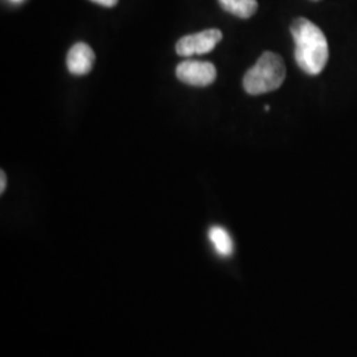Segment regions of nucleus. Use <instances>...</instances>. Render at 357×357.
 I'll list each match as a JSON object with an SVG mask.
<instances>
[{
	"instance_id": "obj_1",
	"label": "nucleus",
	"mask_w": 357,
	"mask_h": 357,
	"mask_svg": "<svg viewBox=\"0 0 357 357\" xmlns=\"http://www.w3.org/2000/svg\"><path fill=\"white\" fill-rule=\"evenodd\" d=\"M295 43V61L310 76H317L328 61V43L319 26L305 17H298L291 24Z\"/></svg>"
},
{
	"instance_id": "obj_2",
	"label": "nucleus",
	"mask_w": 357,
	"mask_h": 357,
	"mask_svg": "<svg viewBox=\"0 0 357 357\" xmlns=\"http://www.w3.org/2000/svg\"><path fill=\"white\" fill-rule=\"evenodd\" d=\"M286 78V66L281 56L265 52L243 77V88L252 96H259L281 88Z\"/></svg>"
},
{
	"instance_id": "obj_3",
	"label": "nucleus",
	"mask_w": 357,
	"mask_h": 357,
	"mask_svg": "<svg viewBox=\"0 0 357 357\" xmlns=\"http://www.w3.org/2000/svg\"><path fill=\"white\" fill-rule=\"evenodd\" d=\"M221 40H222V33L220 29L216 28L206 29L203 32L180 38L176 44V52L181 57L205 54L213 51Z\"/></svg>"
},
{
	"instance_id": "obj_4",
	"label": "nucleus",
	"mask_w": 357,
	"mask_h": 357,
	"mask_svg": "<svg viewBox=\"0 0 357 357\" xmlns=\"http://www.w3.org/2000/svg\"><path fill=\"white\" fill-rule=\"evenodd\" d=\"M176 76L181 82L187 85L204 88L215 82L217 70L212 63L185 60L178 65Z\"/></svg>"
},
{
	"instance_id": "obj_5",
	"label": "nucleus",
	"mask_w": 357,
	"mask_h": 357,
	"mask_svg": "<svg viewBox=\"0 0 357 357\" xmlns=\"http://www.w3.org/2000/svg\"><path fill=\"white\" fill-rule=\"evenodd\" d=\"M94 52L85 43H77L69 52L66 57V66L72 75L84 76L88 75L94 65Z\"/></svg>"
},
{
	"instance_id": "obj_6",
	"label": "nucleus",
	"mask_w": 357,
	"mask_h": 357,
	"mask_svg": "<svg viewBox=\"0 0 357 357\" xmlns=\"http://www.w3.org/2000/svg\"><path fill=\"white\" fill-rule=\"evenodd\" d=\"M218 1L225 11L241 19L252 17L258 10L257 0H218Z\"/></svg>"
},
{
	"instance_id": "obj_7",
	"label": "nucleus",
	"mask_w": 357,
	"mask_h": 357,
	"mask_svg": "<svg viewBox=\"0 0 357 357\" xmlns=\"http://www.w3.org/2000/svg\"><path fill=\"white\" fill-rule=\"evenodd\" d=\"M208 236L218 255L221 257H229L233 255V240L228 230L224 229L222 227H212Z\"/></svg>"
},
{
	"instance_id": "obj_8",
	"label": "nucleus",
	"mask_w": 357,
	"mask_h": 357,
	"mask_svg": "<svg viewBox=\"0 0 357 357\" xmlns=\"http://www.w3.org/2000/svg\"><path fill=\"white\" fill-rule=\"evenodd\" d=\"M91 1L103 6V7H114L115 4L118 3V0H91Z\"/></svg>"
},
{
	"instance_id": "obj_9",
	"label": "nucleus",
	"mask_w": 357,
	"mask_h": 357,
	"mask_svg": "<svg viewBox=\"0 0 357 357\" xmlns=\"http://www.w3.org/2000/svg\"><path fill=\"white\" fill-rule=\"evenodd\" d=\"M0 178H1V183H0V192L3 193V192L6 191V187H7V178H6L4 171H1V172H0Z\"/></svg>"
},
{
	"instance_id": "obj_10",
	"label": "nucleus",
	"mask_w": 357,
	"mask_h": 357,
	"mask_svg": "<svg viewBox=\"0 0 357 357\" xmlns=\"http://www.w3.org/2000/svg\"><path fill=\"white\" fill-rule=\"evenodd\" d=\"M315 1H317V0H315Z\"/></svg>"
}]
</instances>
